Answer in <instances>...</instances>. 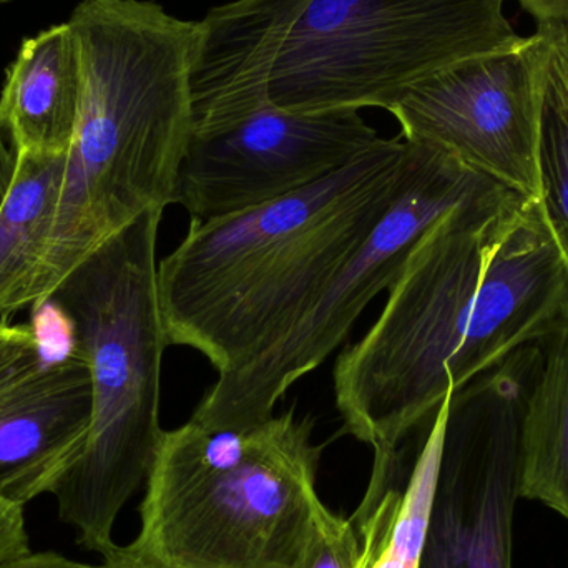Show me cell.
<instances>
[{
	"label": "cell",
	"mask_w": 568,
	"mask_h": 568,
	"mask_svg": "<svg viewBox=\"0 0 568 568\" xmlns=\"http://www.w3.org/2000/svg\"><path fill=\"white\" fill-rule=\"evenodd\" d=\"M568 306L542 205L519 193L459 206L417 240L371 329L334 366L343 434L399 459L447 394L540 343Z\"/></svg>",
	"instance_id": "1"
},
{
	"label": "cell",
	"mask_w": 568,
	"mask_h": 568,
	"mask_svg": "<svg viewBox=\"0 0 568 568\" xmlns=\"http://www.w3.org/2000/svg\"><path fill=\"white\" fill-rule=\"evenodd\" d=\"M506 0H235L199 22L192 135L266 105L389 110L414 83L516 45Z\"/></svg>",
	"instance_id": "2"
},
{
	"label": "cell",
	"mask_w": 568,
	"mask_h": 568,
	"mask_svg": "<svg viewBox=\"0 0 568 568\" xmlns=\"http://www.w3.org/2000/svg\"><path fill=\"white\" fill-rule=\"evenodd\" d=\"M410 143L379 139L326 179L256 209L190 220L159 263L169 346L219 371L272 346L366 242L406 182Z\"/></svg>",
	"instance_id": "3"
},
{
	"label": "cell",
	"mask_w": 568,
	"mask_h": 568,
	"mask_svg": "<svg viewBox=\"0 0 568 568\" xmlns=\"http://www.w3.org/2000/svg\"><path fill=\"white\" fill-rule=\"evenodd\" d=\"M67 22L82 105L33 304L140 215L176 205L193 132L199 22L153 0H82Z\"/></svg>",
	"instance_id": "4"
},
{
	"label": "cell",
	"mask_w": 568,
	"mask_h": 568,
	"mask_svg": "<svg viewBox=\"0 0 568 568\" xmlns=\"http://www.w3.org/2000/svg\"><path fill=\"white\" fill-rule=\"evenodd\" d=\"M290 407L246 429L165 430L140 530L106 559L140 568H307L334 514L317 496L324 444Z\"/></svg>",
	"instance_id": "5"
},
{
	"label": "cell",
	"mask_w": 568,
	"mask_h": 568,
	"mask_svg": "<svg viewBox=\"0 0 568 568\" xmlns=\"http://www.w3.org/2000/svg\"><path fill=\"white\" fill-rule=\"evenodd\" d=\"M163 212L140 215L47 297L69 321L73 356L89 367L93 396L85 446L53 496L77 544L102 559L119 547V514L146 483L165 436L160 381L169 341L156 291Z\"/></svg>",
	"instance_id": "6"
},
{
	"label": "cell",
	"mask_w": 568,
	"mask_h": 568,
	"mask_svg": "<svg viewBox=\"0 0 568 568\" xmlns=\"http://www.w3.org/2000/svg\"><path fill=\"white\" fill-rule=\"evenodd\" d=\"M409 143L406 182L366 242L280 339L219 374L190 419L210 429H246L272 419L287 389L320 367L346 339L367 304L393 286L429 226L459 206L516 193L444 150Z\"/></svg>",
	"instance_id": "7"
},
{
	"label": "cell",
	"mask_w": 568,
	"mask_h": 568,
	"mask_svg": "<svg viewBox=\"0 0 568 568\" xmlns=\"http://www.w3.org/2000/svg\"><path fill=\"white\" fill-rule=\"evenodd\" d=\"M539 344L450 396L420 568H513L523 423Z\"/></svg>",
	"instance_id": "8"
},
{
	"label": "cell",
	"mask_w": 568,
	"mask_h": 568,
	"mask_svg": "<svg viewBox=\"0 0 568 568\" xmlns=\"http://www.w3.org/2000/svg\"><path fill=\"white\" fill-rule=\"evenodd\" d=\"M539 33L467 57L414 83L387 112L407 142L426 143L540 202Z\"/></svg>",
	"instance_id": "9"
},
{
	"label": "cell",
	"mask_w": 568,
	"mask_h": 568,
	"mask_svg": "<svg viewBox=\"0 0 568 568\" xmlns=\"http://www.w3.org/2000/svg\"><path fill=\"white\" fill-rule=\"evenodd\" d=\"M379 139L359 110L266 105L222 132L192 135L176 205L200 220L256 209L326 179Z\"/></svg>",
	"instance_id": "10"
},
{
	"label": "cell",
	"mask_w": 568,
	"mask_h": 568,
	"mask_svg": "<svg viewBox=\"0 0 568 568\" xmlns=\"http://www.w3.org/2000/svg\"><path fill=\"white\" fill-rule=\"evenodd\" d=\"M92 403L90 371L77 356L47 361L0 394V499L26 507L55 493L85 446Z\"/></svg>",
	"instance_id": "11"
},
{
	"label": "cell",
	"mask_w": 568,
	"mask_h": 568,
	"mask_svg": "<svg viewBox=\"0 0 568 568\" xmlns=\"http://www.w3.org/2000/svg\"><path fill=\"white\" fill-rule=\"evenodd\" d=\"M82 92V60L69 22L23 40L0 95V126L13 152L67 155Z\"/></svg>",
	"instance_id": "12"
},
{
	"label": "cell",
	"mask_w": 568,
	"mask_h": 568,
	"mask_svg": "<svg viewBox=\"0 0 568 568\" xmlns=\"http://www.w3.org/2000/svg\"><path fill=\"white\" fill-rule=\"evenodd\" d=\"M0 203V316L36 303L65 179L67 155L16 153Z\"/></svg>",
	"instance_id": "13"
},
{
	"label": "cell",
	"mask_w": 568,
	"mask_h": 568,
	"mask_svg": "<svg viewBox=\"0 0 568 568\" xmlns=\"http://www.w3.org/2000/svg\"><path fill=\"white\" fill-rule=\"evenodd\" d=\"M539 347L524 410L519 494L568 520V306Z\"/></svg>",
	"instance_id": "14"
},
{
	"label": "cell",
	"mask_w": 568,
	"mask_h": 568,
	"mask_svg": "<svg viewBox=\"0 0 568 568\" xmlns=\"http://www.w3.org/2000/svg\"><path fill=\"white\" fill-rule=\"evenodd\" d=\"M540 205L568 275V23H539Z\"/></svg>",
	"instance_id": "15"
},
{
	"label": "cell",
	"mask_w": 568,
	"mask_h": 568,
	"mask_svg": "<svg viewBox=\"0 0 568 568\" xmlns=\"http://www.w3.org/2000/svg\"><path fill=\"white\" fill-rule=\"evenodd\" d=\"M450 396L453 393L447 394L430 423L426 443L414 464L409 483L400 494L386 542L381 546L377 540H366L361 568H420L436 496Z\"/></svg>",
	"instance_id": "16"
},
{
	"label": "cell",
	"mask_w": 568,
	"mask_h": 568,
	"mask_svg": "<svg viewBox=\"0 0 568 568\" xmlns=\"http://www.w3.org/2000/svg\"><path fill=\"white\" fill-rule=\"evenodd\" d=\"M42 347L30 324L0 321V394L45 364Z\"/></svg>",
	"instance_id": "17"
},
{
	"label": "cell",
	"mask_w": 568,
	"mask_h": 568,
	"mask_svg": "<svg viewBox=\"0 0 568 568\" xmlns=\"http://www.w3.org/2000/svg\"><path fill=\"white\" fill-rule=\"evenodd\" d=\"M364 539L359 524L334 514L317 540L307 568H361Z\"/></svg>",
	"instance_id": "18"
},
{
	"label": "cell",
	"mask_w": 568,
	"mask_h": 568,
	"mask_svg": "<svg viewBox=\"0 0 568 568\" xmlns=\"http://www.w3.org/2000/svg\"><path fill=\"white\" fill-rule=\"evenodd\" d=\"M29 550V534H27L23 507L0 499V562Z\"/></svg>",
	"instance_id": "19"
},
{
	"label": "cell",
	"mask_w": 568,
	"mask_h": 568,
	"mask_svg": "<svg viewBox=\"0 0 568 568\" xmlns=\"http://www.w3.org/2000/svg\"><path fill=\"white\" fill-rule=\"evenodd\" d=\"M0 568H93L57 552H29L2 560Z\"/></svg>",
	"instance_id": "20"
},
{
	"label": "cell",
	"mask_w": 568,
	"mask_h": 568,
	"mask_svg": "<svg viewBox=\"0 0 568 568\" xmlns=\"http://www.w3.org/2000/svg\"><path fill=\"white\" fill-rule=\"evenodd\" d=\"M539 23H568V0H519Z\"/></svg>",
	"instance_id": "21"
},
{
	"label": "cell",
	"mask_w": 568,
	"mask_h": 568,
	"mask_svg": "<svg viewBox=\"0 0 568 568\" xmlns=\"http://www.w3.org/2000/svg\"><path fill=\"white\" fill-rule=\"evenodd\" d=\"M16 152L7 146L3 140V130L0 126V203L12 183L13 172H16Z\"/></svg>",
	"instance_id": "22"
},
{
	"label": "cell",
	"mask_w": 568,
	"mask_h": 568,
	"mask_svg": "<svg viewBox=\"0 0 568 568\" xmlns=\"http://www.w3.org/2000/svg\"><path fill=\"white\" fill-rule=\"evenodd\" d=\"M93 568H140L135 566H129V564L115 562V560H103L100 566H93Z\"/></svg>",
	"instance_id": "23"
},
{
	"label": "cell",
	"mask_w": 568,
	"mask_h": 568,
	"mask_svg": "<svg viewBox=\"0 0 568 568\" xmlns=\"http://www.w3.org/2000/svg\"><path fill=\"white\" fill-rule=\"evenodd\" d=\"M6 2H9V0H0V6H2V3H6Z\"/></svg>",
	"instance_id": "24"
}]
</instances>
